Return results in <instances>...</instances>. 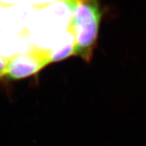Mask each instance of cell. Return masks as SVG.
Returning <instances> with one entry per match:
<instances>
[{"label":"cell","instance_id":"cell-1","mask_svg":"<svg viewBox=\"0 0 146 146\" xmlns=\"http://www.w3.org/2000/svg\"><path fill=\"white\" fill-rule=\"evenodd\" d=\"M72 12L68 29L75 41V54L89 62L97 46L102 18L101 6L96 1H66Z\"/></svg>","mask_w":146,"mask_h":146},{"label":"cell","instance_id":"cell-2","mask_svg":"<svg viewBox=\"0 0 146 146\" xmlns=\"http://www.w3.org/2000/svg\"><path fill=\"white\" fill-rule=\"evenodd\" d=\"M50 63L49 52L34 50L8 60L6 75L12 79H21L36 74Z\"/></svg>","mask_w":146,"mask_h":146},{"label":"cell","instance_id":"cell-3","mask_svg":"<svg viewBox=\"0 0 146 146\" xmlns=\"http://www.w3.org/2000/svg\"><path fill=\"white\" fill-rule=\"evenodd\" d=\"M73 54H75V41L72 32L68 29L60 44L49 52V56L52 63L64 60Z\"/></svg>","mask_w":146,"mask_h":146},{"label":"cell","instance_id":"cell-4","mask_svg":"<svg viewBox=\"0 0 146 146\" xmlns=\"http://www.w3.org/2000/svg\"><path fill=\"white\" fill-rule=\"evenodd\" d=\"M8 60L0 55V78L6 75Z\"/></svg>","mask_w":146,"mask_h":146}]
</instances>
